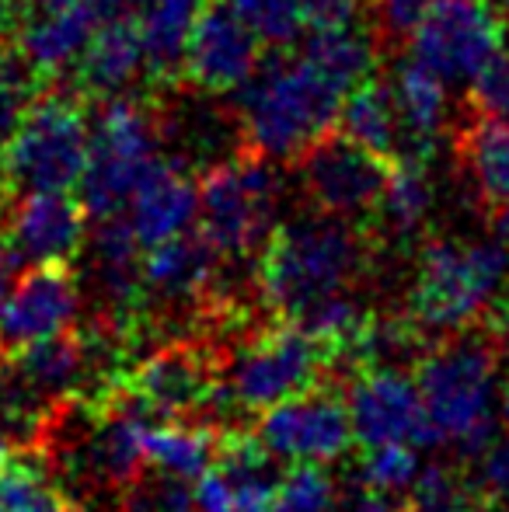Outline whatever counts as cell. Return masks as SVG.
I'll return each mask as SVG.
<instances>
[{
  "label": "cell",
  "instance_id": "cell-1",
  "mask_svg": "<svg viewBox=\"0 0 509 512\" xmlns=\"http://www.w3.org/2000/svg\"><path fill=\"white\" fill-rule=\"evenodd\" d=\"M367 269V241L353 223L311 213L276 223L258 251V290L283 321L335 293H349Z\"/></svg>",
  "mask_w": 509,
  "mask_h": 512
},
{
  "label": "cell",
  "instance_id": "cell-2",
  "mask_svg": "<svg viewBox=\"0 0 509 512\" xmlns=\"http://www.w3.org/2000/svg\"><path fill=\"white\" fill-rule=\"evenodd\" d=\"M234 95L248 150L269 161H290L339 126L346 91L304 56H269L258 60L255 74Z\"/></svg>",
  "mask_w": 509,
  "mask_h": 512
},
{
  "label": "cell",
  "instance_id": "cell-3",
  "mask_svg": "<svg viewBox=\"0 0 509 512\" xmlns=\"http://www.w3.org/2000/svg\"><path fill=\"white\" fill-rule=\"evenodd\" d=\"M412 377L443 443H454L461 457H482L496 439V338L478 331V324L450 331L429 352H419Z\"/></svg>",
  "mask_w": 509,
  "mask_h": 512
},
{
  "label": "cell",
  "instance_id": "cell-4",
  "mask_svg": "<svg viewBox=\"0 0 509 512\" xmlns=\"http://www.w3.org/2000/svg\"><path fill=\"white\" fill-rule=\"evenodd\" d=\"M509 286V248L496 237H436L419 251L412 283V321L450 335L478 324Z\"/></svg>",
  "mask_w": 509,
  "mask_h": 512
},
{
  "label": "cell",
  "instance_id": "cell-5",
  "mask_svg": "<svg viewBox=\"0 0 509 512\" xmlns=\"http://www.w3.org/2000/svg\"><path fill=\"white\" fill-rule=\"evenodd\" d=\"M91 157V122L70 95H39L0 150L7 192H74Z\"/></svg>",
  "mask_w": 509,
  "mask_h": 512
},
{
  "label": "cell",
  "instance_id": "cell-6",
  "mask_svg": "<svg viewBox=\"0 0 509 512\" xmlns=\"http://www.w3.org/2000/svg\"><path fill=\"white\" fill-rule=\"evenodd\" d=\"M283 175L262 154H241L206 168L199 182L196 227L224 258H248L262 251L276 230Z\"/></svg>",
  "mask_w": 509,
  "mask_h": 512
},
{
  "label": "cell",
  "instance_id": "cell-7",
  "mask_svg": "<svg viewBox=\"0 0 509 512\" xmlns=\"http://www.w3.org/2000/svg\"><path fill=\"white\" fill-rule=\"evenodd\" d=\"M161 115L129 95L105 98L91 122V157L81 178V203L88 220L123 216L143 171L161 150Z\"/></svg>",
  "mask_w": 509,
  "mask_h": 512
},
{
  "label": "cell",
  "instance_id": "cell-8",
  "mask_svg": "<svg viewBox=\"0 0 509 512\" xmlns=\"http://www.w3.org/2000/svg\"><path fill=\"white\" fill-rule=\"evenodd\" d=\"M408 39L415 60L450 88H468L499 53H506V25L496 0H433Z\"/></svg>",
  "mask_w": 509,
  "mask_h": 512
},
{
  "label": "cell",
  "instance_id": "cell-9",
  "mask_svg": "<svg viewBox=\"0 0 509 512\" xmlns=\"http://www.w3.org/2000/svg\"><path fill=\"white\" fill-rule=\"evenodd\" d=\"M332 377V352L293 321L262 328L241 349L231 373V398L248 411H265L311 391Z\"/></svg>",
  "mask_w": 509,
  "mask_h": 512
},
{
  "label": "cell",
  "instance_id": "cell-10",
  "mask_svg": "<svg viewBox=\"0 0 509 512\" xmlns=\"http://www.w3.org/2000/svg\"><path fill=\"white\" fill-rule=\"evenodd\" d=\"M255 436L269 446L276 457L293 464H332L353 450V415H349L346 391L332 384L311 387V391L286 398L279 405L258 411Z\"/></svg>",
  "mask_w": 509,
  "mask_h": 512
},
{
  "label": "cell",
  "instance_id": "cell-11",
  "mask_svg": "<svg viewBox=\"0 0 509 512\" xmlns=\"http://www.w3.org/2000/svg\"><path fill=\"white\" fill-rule=\"evenodd\" d=\"M224 359L203 342H175L150 352L143 363L123 373V384L147 405L157 422H185L224 394Z\"/></svg>",
  "mask_w": 509,
  "mask_h": 512
},
{
  "label": "cell",
  "instance_id": "cell-12",
  "mask_svg": "<svg viewBox=\"0 0 509 512\" xmlns=\"http://www.w3.org/2000/svg\"><path fill=\"white\" fill-rule=\"evenodd\" d=\"M349 415H353L356 439L363 446L374 443H412L415 450L443 443L433 425L415 377L398 366H367L353 373L346 384Z\"/></svg>",
  "mask_w": 509,
  "mask_h": 512
},
{
  "label": "cell",
  "instance_id": "cell-13",
  "mask_svg": "<svg viewBox=\"0 0 509 512\" xmlns=\"http://www.w3.org/2000/svg\"><path fill=\"white\" fill-rule=\"evenodd\" d=\"M384 178V157L370 154L367 147L346 140L342 133H328L325 140L300 154V185H304L311 206L349 223L377 213Z\"/></svg>",
  "mask_w": 509,
  "mask_h": 512
},
{
  "label": "cell",
  "instance_id": "cell-14",
  "mask_svg": "<svg viewBox=\"0 0 509 512\" xmlns=\"http://www.w3.org/2000/svg\"><path fill=\"white\" fill-rule=\"evenodd\" d=\"M81 307V283L70 262L28 265L0 297V370L32 342L70 328Z\"/></svg>",
  "mask_w": 509,
  "mask_h": 512
},
{
  "label": "cell",
  "instance_id": "cell-15",
  "mask_svg": "<svg viewBox=\"0 0 509 512\" xmlns=\"http://www.w3.org/2000/svg\"><path fill=\"white\" fill-rule=\"evenodd\" d=\"M88 234L84 203L70 192H21L4 213V237L18 265L70 262Z\"/></svg>",
  "mask_w": 509,
  "mask_h": 512
},
{
  "label": "cell",
  "instance_id": "cell-16",
  "mask_svg": "<svg viewBox=\"0 0 509 512\" xmlns=\"http://www.w3.org/2000/svg\"><path fill=\"white\" fill-rule=\"evenodd\" d=\"M258 60H262L258 35L234 14L227 0L203 7L189 39V53H185V74L199 91L234 95L255 74Z\"/></svg>",
  "mask_w": 509,
  "mask_h": 512
},
{
  "label": "cell",
  "instance_id": "cell-17",
  "mask_svg": "<svg viewBox=\"0 0 509 512\" xmlns=\"http://www.w3.org/2000/svg\"><path fill=\"white\" fill-rule=\"evenodd\" d=\"M220 251L199 227H189L168 241L143 248V300L164 307H185L206 300L217 279Z\"/></svg>",
  "mask_w": 509,
  "mask_h": 512
},
{
  "label": "cell",
  "instance_id": "cell-18",
  "mask_svg": "<svg viewBox=\"0 0 509 512\" xmlns=\"http://www.w3.org/2000/svg\"><path fill=\"white\" fill-rule=\"evenodd\" d=\"M123 216L129 220V227H133L136 241H140L143 248H154V244L196 227L199 185L192 182V175L182 164L157 157V161L143 171L140 182H136Z\"/></svg>",
  "mask_w": 509,
  "mask_h": 512
},
{
  "label": "cell",
  "instance_id": "cell-19",
  "mask_svg": "<svg viewBox=\"0 0 509 512\" xmlns=\"http://www.w3.org/2000/svg\"><path fill=\"white\" fill-rule=\"evenodd\" d=\"M143 70H147V53L136 18L123 11H105L77 60L81 91L91 98H119L140 81Z\"/></svg>",
  "mask_w": 509,
  "mask_h": 512
},
{
  "label": "cell",
  "instance_id": "cell-20",
  "mask_svg": "<svg viewBox=\"0 0 509 512\" xmlns=\"http://www.w3.org/2000/svg\"><path fill=\"white\" fill-rule=\"evenodd\" d=\"M105 14V0L81 7H32L21 21L18 49L42 77L77 67L91 32Z\"/></svg>",
  "mask_w": 509,
  "mask_h": 512
},
{
  "label": "cell",
  "instance_id": "cell-21",
  "mask_svg": "<svg viewBox=\"0 0 509 512\" xmlns=\"http://www.w3.org/2000/svg\"><path fill=\"white\" fill-rule=\"evenodd\" d=\"M276 460L279 457L255 432L220 429L210 467H217L224 474L238 512H272L279 502V488H283L286 474Z\"/></svg>",
  "mask_w": 509,
  "mask_h": 512
},
{
  "label": "cell",
  "instance_id": "cell-22",
  "mask_svg": "<svg viewBox=\"0 0 509 512\" xmlns=\"http://www.w3.org/2000/svg\"><path fill=\"white\" fill-rule=\"evenodd\" d=\"M391 95L398 105V119L405 129V154H422L450 119V84L440 81L426 63L415 56L398 60L391 74Z\"/></svg>",
  "mask_w": 509,
  "mask_h": 512
},
{
  "label": "cell",
  "instance_id": "cell-23",
  "mask_svg": "<svg viewBox=\"0 0 509 512\" xmlns=\"http://www.w3.org/2000/svg\"><path fill=\"white\" fill-rule=\"evenodd\" d=\"M203 14V0H143L136 7V28H140L143 53H147V74L157 81L185 74V53Z\"/></svg>",
  "mask_w": 509,
  "mask_h": 512
},
{
  "label": "cell",
  "instance_id": "cell-24",
  "mask_svg": "<svg viewBox=\"0 0 509 512\" xmlns=\"http://www.w3.org/2000/svg\"><path fill=\"white\" fill-rule=\"evenodd\" d=\"M339 133L346 140L367 147L377 157H401L405 154V129L398 119V105H394L391 84L367 77L356 84L339 108Z\"/></svg>",
  "mask_w": 509,
  "mask_h": 512
},
{
  "label": "cell",
  "instance_id": "cell-25",
  "mask_svg": "<svg viewBox=\"0 0 509 512\" xmlns=\"http://www.w3.org/2000/svg\"><path fill=\"white\" fill-rule=\"evenodd\" d=\"M7 366H14L18 380H25L32 391H46V394L70 391L77 380L91 377L88 331H77L70 324V328L21 349Z\"/></svg>",
  "mask_w": 509,
  "mask_h": 512
},
{
  "label": "cell",
  "instance_id": "cell-26",
  "mask_svg": "<svg viewBox=\"0 0 509 512\" xmlns=\"http://www.w3.org/2000/svg\"><path fill=\"white\" fill-rule=\"evenodd\" d=\"M300 56H304L307 63H314L335 88H342L349 95V91L367 81L370 70H374L377 39L367 28L356 25V21H346V25L318 28V32L307 35Z\"/></svg>",
  "mask_w": 509,
  "mask_h": 512
},
{
  "label": "cell",
  "instance_id": "cell-27",
  "mask_svg": "<svg viewBox=\"0 0 509 512\" xmlns=\"http://www.w3.org/2000/svg\"><path fill=\"white\" fill-rule=\"evenodd\" d=\"M433 213V175L426 168V154H401L387 164L384 192L377 203V220L394 237H412Z\"/></svg>",
  "mask_w": 509,
  "mask_h": 512
},
{
  "label": "cell",
  "instance_id": "cell-28",
  "mask_svg": "<svg viewBox=\"0 0 509 512\" xmlns=\"http://www.w3.org/2000/svg\"><path fill=\"white\" fill-rule=\"evenodd\" d=\"M461 154L485 206H509V119L478 115L461 136Z\"/></svg>",
  "mask_w": 509,
  "mask_h": 512
},
{
  "label": "cell",
  "instance_id": "cell-29",
  "mask_svg": "<svg viewBox=\"0 0 509 512\" xmlns=\"http://www.w3.org/2000/svg\"><path fill=\"white\" fill-rule=\"evenodd\" d=\"M143 460L178 478H199L213 464L217 429L185 422H147L140 432Z\"/></svg>",
  "mask_w": 509,
  "mask_h": 512
},
{
  "label": "cell",
  "instance_id": "cell-30",
  "mask_svg": "<svg viewBox=\"0 0 509 512\" xmlns=\"http://www.w3.org/2000/svg\"><path fill=\"white\" fill-rule=\"evenodd\" d=\"M0 512H81L39 457H0Z\"/></svg>",
  "mask_w": 509,
  "mask_h": 512
},
{
  "label": "cell",
  "instance_id": "cell-31",
  "mask_svg": "<svg viewBox=\"0 0 509 512\" xmlns=\"http://www.w3.org/2000/svg\"><path fill=\"white\" fill-rule=\"evenodd\" d=\"M39 81L42 74L25 60L21 49L0 42V150L11 143L21 119L39 98Z\"/></svg>",
  "mask_w": 509,
  "mask_h": 512
},
{
  "label": "cell",
  "instance_id": "cell-32",
  "mask_svg": "<svg viewBox=\"0 0 509 512\" xmlns=\"http://www.w3.org/2000/svg\"><path fill=\"white\" fill-rule=\"evenodd\" d=\"M408 512H475V492L468 488L461 471L447 464H433L415 474L405 492Z\"/></svg>",
  "mask_w": 509,
  "mask_h": 512
},
{
  "label": "cell",
  "instance_id": "cell-33",
  "mask_svg": "<svg viewBox=\"0 0 509 512\" xmlns=\"http://www.w3.org/2000/svg\"><path fill=\"white\" fill-rule=\"evenodd\" d=\"M419 474V453L412 443H374L360 460V481L367 488L405 495Z\"/></svg>",
  "mask_w": 509,
  "mask_h": 512
},
{
  "label": "cell",
  "instance_id": "cell-34",
  "mask_svg": "<svg viewBox=\"0 0 509 512\" xmlns=\"http://www.w3.org/2000/svg\"><path fill=\"white\" fill-rule=\"evenodd\" d=\"M227 4L265 46L286 49L304 39V25H300L290 0H227Z\"/></svg>",
  "mask_w": 509,
  "mask_h": 512
},
{
  "label": "cell",
  "instance_id": "cell-35",
  "mask_svg": "<svg viewBox=\"0 0 509 512\" xmlns=\"http://www.w3.org/2000/svg\"><path fill=\"white\" fill-rule=\"evenodd\" d=\"M335 481L325 474V464H297L283 474L276 506L300 509V512H332L335 509Z\"/></svg>",
  "mask_w": 509,
  "mask_h": 512
},
{
  "label": "cell",
  "instance_id": "cell-36",
  "mask_svg": "<svg viewBox=\"0 0 509 512\" xmlns=\"http://www.w3.org/2000/svg\"><path fill=\"white\" fill-rule=\"evenodd\" d=\"M468 95L478 115H485V119H509V53H499L468 84Z\"/></svg>",
  "mask_w": 509,
  "mask_h": 512
},
{
  "label": "cell",
  "instance_id": "cell-37",
  "mask_svg": "<svg viewBox=\"0 0 509 512\" xmlns=\"http://www.w3.org/2000/svg\"><path fill=\"white\" fill-rule=\"evenodd\" d=\"M290 4L304 25V35L356 21V0H290Z\"/></svg>",
  "mask_w": 509,
  "mask_h": 512
},
{
  "label": "cell",
  "instance_id": "cell-38",
  "mask_svg": "<svg viewBox=\"0 0 509 512\" xmlns=\"http://www.w3.org/2000/svg\"><path fill=\"white\" fill-rule=\"evenodd\" d=\"M429 4L433 0H377V28L387 42L408 39V32L429 11Z\"/></svg>",
  "mask_w": 509,
  "mask_h": 512
},
{
  "label": "cell",
  "instance_id": "cell-39",
  "mask_svg": "<svg viewBox=\"0 0 509 512\" xmlns=\"http://www.w3.org/2000/svg\"><path fill=\"white\" fill-rule=\"evenodd\" d=\"M482 495L499 502H509V432L503 439H492V446L482 453V471H478Z\"/></svg>",
  "mask_w": 509,
  "mask_h": 512
},
{
  "label": "cell",
  "instance_id": "cell-40",
  "mask_svg": "<svg viewBox=\"0 0 509 512\" xmlns=\"http://www.w3.org/2000/svg\"><path fill=\"white\" fill-rule=\"evenodd\" d=\"M192 495H196V512H238L234 509L231 488H227L224 474H220L217 467H206V471L199 474Z\"/></svg>",
  "mask_w": 509,
  "mask_h": 512
},
{
  "label": "cell",
  "instance_id": "cell-41",
  "mask_svg": "<svg viewBox=\"0 0 509 512\" xmlns=\"http://www.w3.org/2000/svg\"><path fill=\"white\" fill-rule=\"evenodd\" d=\"M346 512H408V506H405V495L360 485V492L346 502Z\"/></svg>",
  "mask_w": 509,
  "mask_h": 512
},
{
  "label": "cell",
  "instance_id": "cell-42",
  "mask_svg": "<svg viewBox=\"0 0 509 512\" xmlns=\"http://www.w3.org/2000/svg\"><path fill=\"white\" fill-rule=\"evenodd\" d=\"M18 269V262H14L11 248H7V237H4V223H0V297H4V286H7V276Z\"/></svg>",
  "mask_w": 509,
  "mask_h": 512
},
{
  "label": "cell",
  "instance_id": "cell-43",
  "mask_svg": "<svg viewBox=\"0 0 509 512\" xmlns=\"http://www.w3.org/2000/svg\"><path fill=\"white\" fill-rule=\"evenodd\" d=\"M492 237L509 248V206H492Z\"/></svg>",
  "mask_w": 509,
  "mask_h": 512
},
{
  "label": "cell",
  "instance_id": "cell-44",
  "mask_svg": "<svg viewBox=\"0 0 509 512\" xmlns=\"http://www.w3.org/2000/svg\"><path fill=\"white\" fill-rule=\"evenodd\" d=\"M18 7H21V0H0V39H4L7 28L18 21Z\"/></svg>",
  "mask_w": 509,
  "mask_h": 512
},
{
  "label": "cell",
  "instance_id": "cell-45",
  "mask_svg": "<svg viewBox=\"0 0 509 512\" xmlns=\"http://www.w3.org/2000/svg\"><path fill=\"white\" fill-rule=\"evenodd\" d=\"M143 0H105V11H123V14H136Z\"/></svg>",
  "mask_w": 509,
  "mask_h": 512
},
{
  "label": "cell",
  "instance_id": "cell-46",
  "mask_svg": "<svg viewBox=\"0 0 509 512\" xmlns=\"http://www.w3.org/2000/svg\"><path fill=\"white\" fill-rule=\"evenodd\" d=\"M95 4V0H32V7H81Z\"/></svg>",
  "mask_w": 509,
  "mask_h": 512
},
{
  "label": "cell",
  "instance_id": "cell-47",
  "mask_svg": "<svg viewBox=\"0 0 509 512\" xmlns=\"http://www.w3.org/2000/svg\"><path fill=\"white\" fill-rule=\"evenodd\" d=\"M499 415H503V422L509 425V384L499 391Z\"/></svg>",
  "mask_w": 509,
  "mask_h": 512
},
{
  "label": "cell",
  "instance_id": "cell-48",
  "mask_svg": "<svg viewBox=\"0 0 509 512\" xmlns=\"http://www.w3.org/2000/svg\"><path fill=\"white\" fill-rule=\"evenodd\" d=\"M499 342H503V349L509 352V310H506V317H503V328H499Z\"/></svg>",
  "mask_w": 509,
  "mask_h": 512
},
{
  "label": "cell",
  "instance_id": "cell-49",
  "mask_svg": "<svg viewBox=\"0 0 509 512\" xmlns=\"http://www.w3.org/2000/svg\"><path fill=\"white\" fill-rule=\"evenodd\" d=\"M499 14H503V21H509V0H496Z\"/></svg>",
  "mask_w": 509,
  "mask_h": 512
},
{
  "label": "cell",
  "instance_id": "cell-50",
  "mask_svg": "<svg viewBox=\"0 0 509 512\" xmlns=\"http://www.w3.org/2000/svg\"><path fill=\"white\" fill-rule=\"evenodd\" d=\"M475 512H482V509H475Z\"/></svg>",
  "mask_w": 509,
  "mask_h": 512
}]
</instances>
